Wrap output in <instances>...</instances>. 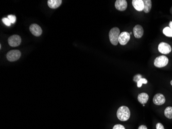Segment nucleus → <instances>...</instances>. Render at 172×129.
Wrapping results in <instances>:
<instances>
[{"instance_id": "obj_1", "label": "nucleus", "mask_w": 172, "mask_h": 129, "mask_svg": "<svg viewBox=\"0 0 172 129\" xmlns=\"http://www.w3.org/2000/svg\"><path fill=\"white\" fill-rule=\"evenodd\" d=\"M116 115L120 120L122 121L128 120L130 117V110L126 106H122L117 110Z\"/></svg>"}, {"instance_id": "obj_2", "label": "nucleus", "mask_w": 172, "mask_h": 129, "mask_svg": "<svg viewBox=\"0 0 172 129\" xmlns=\"http://www.w3.org/2000/svg\"><path fill=\"white\" fill-rule=\"evenodd\" d=\"M120 34V31L118 27H113L110 31L109 37L110 43L114 46L118 44L119 37Z\"/></svg>"}, {"instance_id": "obj_3", "label": "nucleus", "mask_w": 172, "mask_h": 129, "mask_svg": "<svg viewBox=\"0 0 172 129\" xmlns=\"http://www.w3.org/2000/svg\"><path fill=\"white\" fill-rule=\"evenodd\" d=\"M169 63V59L164 55L158 56L154 61V65L157 68H162L166 66Z\"/></svg>"}, {"instance_id": "obj_4", "label": "nucleus", "mask_w": 172, "mask_h": 129, "mask_svg": "<svg viewBox=\"0 0 172 129\" xmlns=\"http://www.w3.org/2000/svg\"><path fill=\"white\" fill-rule=\"evenodd\" d=\"M21 55V53L20 51L18 50H12L7 53L6 57L9 61H15L19 60L20 58Z\"/></svg>"}, {"instance_id": "obj_5", "label": "nucleus", "mask_w": 172, "mask_h": 129, "mask_svg": "<svg viewBox=\"0 0 172 129\" xmlns=\"http://www.w3.org/2000/svg\"><path fill=\"white\" fill-rule=\"evenodd\" d=\"M9 46L12 47H18L21 44V39L19 35H14L12 36H10L8 39Z\"/></svg>"}, {"instance_id": "obj_6", "label": "nucleus", "mask_w": 172, "mask_h": 129, "mask_svg": "<svg viewBox=\"0 0 172 129\" xmlns=\"http://www.w3.org/2000/svg\"><path fill=\"white\" fill-rule=\"evenodd\" d=\"M158 50L162 54H167L172 51V48L170 45L167 43L162 42L159 44Z\"/></svg>"}, {"instance_id": "obj_7", "label": "nucleus", "mask_w": 172, "mask_h": 129, "mask_svg": "<svg viewBox=\"0 0 172 129\" xmlns=\"http://www.w3.org/2000/svg\"><path fill=\"white\" fill-rule=\"evenodd\" d=\"M130 35L127 32L121 33L119 37V43L121 45H125L130 40Z\"/></svg>"}, {"instance_id": "obj_8", "label": "nucleus", "mask_w": 172, "mask_h": 129, "mask_svg": "<svg viewBox=\"0 0 172 129\" xmlns=\"http://www.w3.org/2000/svg\"><path fill=\"white\" fill-rule=\"evenodd\" d=\"M29 30L32 34L35 36H40L42 33V29L37 24H32L29 27Z\"/></svg>"}, {"instance_id": "obj_9", "label": "nucleus", "mask_w": 172, "mask_h": 129, "mask_svg": "<svg viewBox=\"0 0 172 129\" xmlns=\"http://www.w3.org/2000/svg\"><path fill=\"white\" fill-rule=\"evenodd\" d=\"M165 102V97L161 93H157L153 97V103L157 105H161Z\"/></svg>"}, {"instance_id": "obj_10", "label": "nucleus", "mask_w": 172, "mask_h": 129, "mask_svg": "<svg viewBox=\"0 0 172 129\" xmlns=\"http://www.w3.org/2000/svg\"><path fill=\"white\" fill-rule=\"evenodd\" d=\"M115 7L120 11H124L127 7V2L126 0H117L115 3Z\"/></svg>"}, {"instance_id": "obj_11", "label": "nucleus", "mask_w": 172, "mask_h": 129, "mask_svg": "<svg viewBox=\"0 0 172 129\" xmlns=\"http://www.w3.org/2000/svg\"><path fill=\"white\" fill-rule=\"evenodd\" d=\"M133 32L134 36L136 38H140L143 35V29L140 25H136L133 27Z\"/></svg>"}, {"instance_id": "obj_12", "label": "nucleus", "mask_w": 172, "mask_h": 129, "mask_svg": "<svg viewBox=\"0 0 172 129\" xmlns=\"http://www.w3.org/2000/svg\"><path fill=\"white\" fill-rule=\"evenodd\" d=\"M132 4L136 10L139 12L143 10L144 5L143 1L142 0H133L132 1Z\"/></svg>"}, {"instance_id": "obj_13", "label": "nucleus", "mask_w": 172, "mask_h": 129, "mask_svg": "<svg viewBox=\"0 0 172 129\" xmlns=\"http://www.w3.org/2000/svg\"><path fill=\"white\" fill-rule=\"evenodd\" d=\"M62 3L61 0H49L47 1V4L49 7L51 9H57Z\"/></svg>"}, {"instance_id": "obj_14", "label": "nucleus", "mask_w": 172, "mask_h": 129, "mask_svg": "<svg viewBox=\"0 0 172 129\" xmlns=\"http://www.w3.org/2000/svg\"><path fill=\"white\" fill-rule=\"evenodd\" d=\"M149 95H147V93H145V92L140 93L138 97L139 102L142 104L146 103L149 100Z\"/></svg>"}, {"instance_id": "obj_15", "label": "nucleus", "mask_w": 172, "mask_h": 129, "mask_svg": "<svg viewBox=\"0 0 172 129\" xmlns=\"http://www.w3.org/2000/svg\"><path fill=\"white\" fill-rule=\"evenodd\" d=\"M143 3L144 5L143 11L145 13H148L152 9V1L150 0H144Z\"/></svg>"}, {"instance_id": "obj_16", "label": "nucleus", "mask_w": 172, "mask_h": 129, "mask_svg": "<svg viewBox=\"0 0 172 129\" xmlns=\"http://www.w3.org/2000/svg\"><path fill=\"white\" fill-rule=\"evenodd\" d=\"M164 115L169 119H172V107L168 106L164 110Z\"/></svg>"}, {"instance_id": "obj_17", "label": "nucleus", "mask_w": 172, "mask_h": 129, "mask_svg": "<svg viewBox=\"0 0 172 129\" xmlns=\"http://www.w3.org/2000/svg\"><path fill=\"white\" fill-rule=\"evenodd\" d=\"M163 33L165 36L172 37V30L169 26L165 27L163 30Z\"/></svg>"}, {"instance_id": "obj_18", "label": "nucleus", "mask_w": 172, "mask_h": 129, "mask_svg": "<svg viewBox=\"0 0 172 129\" xmlns=\"http://www.w3.org/2000/svg\"><path fill=\"white\" fill-rule=\"evenodd\" d=\"M147 83V80L146 78H141L137 82V87L139 88H140L142 87L143 84H146Z\"/></svg>"}, {"instance_id": "obj_19", "label": "nucleus", "mask_w": 172, "mask_h": 129, "mask_svg": "<svg viewBox=\"0 0 172 129\" xmlns=\"http://www.w3.org/2000/svg\"><path fill=\"white\" fill-rule=\"evenodd\" d=\"M2 21L3 22L4 24H5L6 26H11V24H12L10 21L9 20V18H3Z\"/></svg>"}, {"instance_id": "obj_20", "label": "nucleus", "mask_w": 172, "mask_h": 129, "mask_svg": "<svg viewBox=\"0 0 172 129\" xmlns=\"http://www.w3.org/2000/svg\"><path fill=\"white\" fill-rule=\"evenodd\" d=\"M7 18H9L11 23H13V24L15 23L16 21V17H15V16L12 15H9Z\"/></svg>"}, {"instance_id": "obj_21", "label": "nucleus", "mask_w": 172, "mask_h": 129, "mask_svg": "<svg viewBox=\"0 0 172 129\" xmlns=\"http://www.w3.org/2000/svg\"><path fill=\"white\" fill-rule=\"evenodd\" d=\"M141 78H142L141 75H139V74L136 75H135V77H133V81L137 83L140 80V79H141Z\"/></svg>"}, {"instance_id": "obj_22", "label": "nucleus", "mask_w": 172, "mask_h": 129, "mask_svg": "<svg viewBox=\"0 0 172 129\" xmlns=\"http://www.w3.org/2000/svg\"><path fill=\"white\" fill-rule=\"evenodd\" d=\"M112 129H125V127L121 124H116L113 127Z\"/></svg>"}, {"instance_id": "obj_23", "label": "nucleus", "mask_w": 172, "mask_h": 129, "mask_svg": "<svg viewBox=\"0 0 172 129\" xmlns=\"http://www.w3.org/2000/svg\"><path fill=\"white\" fill-rule=\"evenodd\" d=\"M156 129H164V127L161 123H158L156 124Z\"/></svg>"}, {"instance_id": "obj_24", "label": "nucleus", "mask_w": 172, "mask_h": 129, "mask_svg": "<svg viewBox=\"0 0 172 129\" xmlns=\"http://www.w3.org/2000/svg\"><path fill=\"white\" fill-rule=\"evenodd\" d=\"M138 129H147V127L144 125H141L138 127Z\"/></svg>"}, {"instance_id": "obj_25", "label": "nucleus", "mask_w": 172, "mask_h": 129, "mask_svg": "<svg viewBox=\"0 0 172 129\" xmlns=\"http://www.w3.org/2000/svg\"><path fill=\"white\" fill-rule=\"evenodd\" d=\"M169 27H170V29L172 30V21H170L169 23Z\"/></svg>"}, {"instance_id": "obj_26", "label": "nucleus", "mask_w": 172, "mask_h": 129, "mask_svg": "<svg viewBox=\"0 0 172 129\" xmlns=\"http://www.w3.org/2000/svg\"><path fill=\"white\" fill-rule=\"evenodd\" d=\"M170 84H171V85L172 86V80L170 81Z\"/></svg>"}, {"instance_id": "obj_27", "label": "nucleus", "mask_w": 172, "mask_h": 129, "mask_svg": "<svg viewBox=\"0 0 172 129\" xmlns=\"http://www.w3.org/2000/svg\"><path fill=\"white\" fill-rule=\"evenodd\" d=\"M129 34H130V35H132V32H130V33H129Z\"/></svg>"}]
</instances>
